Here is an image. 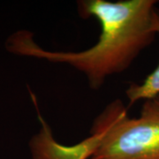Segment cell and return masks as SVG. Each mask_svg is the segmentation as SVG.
<instances>
[{"instance_id":"cell-1","label":"cell","mask_w":159,"mask_h":159,"mask_svg":"<svg viewBox=\"0 0 159 159\" xmlns=\"http://www.w3.org/2000/svg\"><path fill=\"white\" fill-rule=\"evenodd\" d=\"M154 0H80V17L93 18L100 24L96 44L81 51H52L38 45L34 34L20 30L6 40L11 53L66 64L87 77L91 89H100L110 76L125 71L137 56L154 41Z\"/></svg>"},{"instance_id":"cell-2","label":"cell","mask_w":159,"mask_h":159,"mask_svg":"<svg viewBox=\"0 0 159 159\" xmlns=\"http://www.w3.org/2000/svg\"><path fill=\"white\" fill-rule=\"evenodd\" d=\"M102 112L108 130L90 159H159V96L144 101L134 118L119 99Z\"/></svg>"},{"instance_id":"cell-3","label":"cell","mask_w":159,"mask_h":159,"mask_svg":"<svg viewBox=\"0 0 159 159\" xmlns=\"http://www.w3.org/2000/svg\"><path fill=\"white\" fill-rule=\"evenodd\" d=\"M40 122L39 132L31 138L29 148L33 159H90L100 148L108 130V121L101 112L91 127L90 135L73 145L59 143L54 138L50 125L39 111L34 94L29 89Z\"/></svg>"},{"instance_id":"cell-4","label":"cell","mask_w":159,"mask_h":159,"mask_svg":"<svg viewBox=\"0 0 159 159\" xmlns=\"http://www.w3.org/2000/svg\"><path fill=\"white\" fill-rule=\"evenodd\" d=\"M152 29L159 34V11L155 9L152 15ZM129 105H133L140 100H148L159 96V64L151 74L142 83H132L125 90Z\"/></svg>"}]
</instances>
